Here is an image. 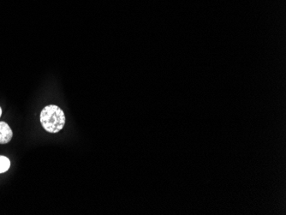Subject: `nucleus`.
I'll use <instances>...</instances> for the list:
<instances>
[{"label": "nucleus", "mask_w": 286, "mask_h": 215, "mask_svg": "<svg viewBox=\"0 0 286 215\" xmlns=\"http://www.w3.org/2000/svg\"><path fill=\"white\" fill-rule=\"evenodd\" d=\"M40 123L49 133H58L65 124V116L57 105H48L41 111Z\"/></svg>", "instance_id": "f257e3e1"}, {"label": "nucleus", "mask_w": 286, "mask_h": 215, "mask_svg": "<svg viewBox=\"0 0 286 215\" xmlns=\"http://www.w3.org/2000/svg\"><path fill=\"white\" fill-rule=\"evenodd\" d=\"M13 133L10 126L5 122H0V144H7L11 142Z\"/></svg>", "instance_id": "f03ea898"}, {"label": "nucleus", "mask_w": 286, "mask_h": 215, "mask_svg": "<svg viewBox=\"0 0 286 215\" xmlns=\"http://www.w3.org/2000/svg\"><path fill=\"white\" fill-rule=\"evenodd\" d=\"M11 166V161L8 158L0 156V174H4L9 170Z\"/></svg>", "instance_id": "7ed1b4c3"}, {"label": "nucleus", "mask_w": 286, "mask_h": 215, "mask_svg": "<svg viewBox=\"0 0 286 215\" xmlns=\"http://www.w3.org/2000/svg\"><path fill=\"white\" fill-rule=\"evenodd\" d=\"M2 115V110H1V107H0V117Z\"/></svg>", "instance_id": "20e7f679"}]
</instances>
